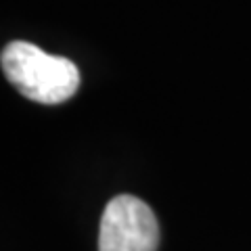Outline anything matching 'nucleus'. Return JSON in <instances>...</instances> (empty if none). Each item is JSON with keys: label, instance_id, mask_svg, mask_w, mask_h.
<instances>
[{"label": "nucleus", "instance_id": "1", "mask_svg": "<svg viewBox=\"0 0 251 251\" xmlns=\"http://www.w3.org/2000/svg\"><path fill=\"white\" fill-rule=\"evenodd\" d=\"M0 65L6 80L34 103H65L80 88V72L74 61L49 54L31 42L15 40L6 44Z\"/></svg>", "mask_w": 251, "mask_h": 251}, {"label": "nucleus", "instance_id": "2", "mask_svg": "<svg viewBox=\"0 0 251 251\" xmlns=\"http://www.w3.org/2000/svg\"><path fill=\"white\" fill-rule=\"evenodd\" d=\"M159 224L143 199L117 195L105 205L99 226V251H157Z\"/></svg>", "mask_w": 251, "mask_h": 251}]
</instances>
